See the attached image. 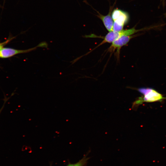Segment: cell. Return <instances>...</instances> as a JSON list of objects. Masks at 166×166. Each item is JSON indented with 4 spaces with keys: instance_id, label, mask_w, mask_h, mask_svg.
I'll return each mask as SVG.
<instances>
[{
    "instance_id": "1",
    "label": "cell",
    "mask_w": 166,
    "mask_h": 166,
    "mask_svg": "<svg viewBox=\"0 0 166 166\" xmlns=\"http://www.w3.org/2000/svg\"><path fill=\"white\" fill-rule=\"evenodd\" d=\"M137 90L143 97L139 98L134 102V105H139L143 102H161L166 99V97H163L161 93L152 88H141L138 89Z\"/></svg>"
},
{
    "instance_id": "2",
    "label": "cell",
    "mask_w": 166,
    "mask_h": 166,
    "mask_svg": "<svg viewBox=\"0 0 166 166\" xmlns=\"http://www.w3.org/2000/svg\"><path fill=\"white\" fill-rule=\"evenodd\" d=\"M113 21V31L117 32L123 30L124 25L128 22L129 16L127 13L121 10L116 9L112 13Z\"/></svg>"
},
{
    "instance_id": "3",
    "label": "cell",
    "mask_w": 166,
    "mask_h": 166,
    "mask_svg": "<svg viewBox=\"0 0 166 166\" xmlns=\"http://www.w3.org/2000/svg\"><path fill=\"white\" fill-rule=\"evenodd\" d=\"M47 43L45 42H40L36 46L33 48L24 50L3 47L0 50V58H9L18 54L29 52L36 50L38 47L47 48Z\"/></svg>"
},
{
    "instance_id": "4",
    "label": "cell",
    "mask_w": 166,
    "mask_h": 166,
    "mask_svg": "<svg viewBox=\"0 0 166 166\" xmlns=\"http://www.w3.org/2000/svg\"><path fill=\"white\" fill-rule=\"evenodd\" d=\"M141 30H136L135 27H133L129 29L122 30L117 32L110 31L105 35L104 38V40L100 44L102 45L106 42L112 43L115 40L122 36H130Z\"/></svg>"
},
{
    "instance_id": "5",
    "label": "cell",
    "mask_w": 166,
    "mask_h": 166,
    "mask_svg": "<svg viewBox=\"0 0 166 166\" xmlns=\"http://www.w3.org/2000/svg\"><path fill=\"white\" fill-rule=\"evenodd\" d=\"M113 7H110L109 12L106 15H103L97 12L98 14L97 15L102 21L106 29L109 32L112 31L113 21L111 15Z\"/></svg>"
},
{
    "instance_id": "6",
    "label": "cell",
    "mask_w": 166,
    "mask_h": 166,
    "mask_svg": "<svg viewBox=\"0 0 166 166\" xmlns=\"http://www.w3.org/2000/svg\"><path fill=\"white\" fill-rule=\"evenodd\" d=\"M133 37L131 35L124 36L118 38L112 43L109 50H112L117 49L119 51L121 48L126 45Z\"/></svg>"
},
{
    "instance_id": "7",
    "label": "cell",
    "mask_w": 166,
    "mask_h": 166,
    "mask_svg": "<svg viewBox=\"0 0 166 166\" xmlns=\"http://www.w3.org/2000/svg\"><path fill=\"white\" fill-rule=\"evenodd\" d=\"M88 153L84 155L81 159L75 163H69L66 166H86L90 158L87 157Z\"/></svg>"
},
{
    "instance_id": "8",
    "label": "cell",
    "mask_w": 166,
    "mask_h": 166,
    "mask_svg": "<svg viewBox=\"0 0 166 166\" xmlns=\"http://www.w3.org/2000/svg\"><path fill=\"white\" fill-rule=\"evenodd\" d=\"M8 42V40L6 41V42H3L0 43V50L3 47V46L4 45L6 44Z\"/></svg>"
},
{
    "instance_id": "9",
    "label": "cell",
    "mask_w": 166,
    "mask_h": 166,
    "mask_svg": "<svg viewBox=\"0 0 166 166\" xmlns=\"http://www.w3.org/2000/svg\"><path fill=\"white\" fill-rule=\"evenodd\" d=\"M7 101V99H6V100H5V101H4V104L3 105H2V107L1 108V109H0V114L1 112L2 111V109H3V108H4V105H5V103H6V101Z\"/></svg>"
},
{
    "instance_id": "10",
    "label": "cell",
    "mask_w": 166,
    "mask_h": 166,
    "mask_svg": "<svg viewBox=\"0 0 166 166\" xmlns=\"http://www.w3.org/2000/svg\"><path fill=\"white\" fill-rule=\"evenodd\" d=\"M5 0H4V1H5Z\"/></svg>"
}]
</instances>
